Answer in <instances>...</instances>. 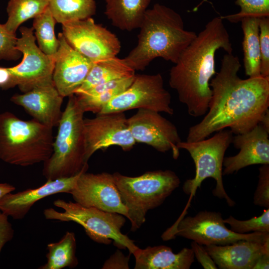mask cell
Wrapping results in <instances>:
<instances>
[{
    "mask_svg": "<svg viewBox=\"0 0 269 269\" xmlns=\"http://www.w3.org/2000/svg\"><path fill=\"white\" fill-rule=\"evenodd\" d=\"M239 59L225 54L220 70L210 81L212 96L203 119L189 129L186 141L208 137L229 128L233 134L245 133L259 124L269 107V77L242 79L238 75Z\"/></svg>",
    "mask_w": 269,
    "mask_h": 269,
    "instance_id": "1",
    "label": "cell"
},
{
    "mask_svg": "<svg viewBox=\"0 0 269 269\" xmlns=\"http://www.w3.org/2000/svg\"><path fill=\"white\" fill-rule=\"evenodd\" d=\"M221 16L213 18L197 34L169 71V84L193 117L204 116L212 96L210 82L216 74L215 55L222 49L233 52Z\"/></svg>",
    "mask_w": 269,
    "mask_h": 269,
    "instance_id": "2",
    "label": "cell"
},
{
    "mask_svg": "<svg viewBox=\"0 0 269 269\" xmlns=\"http://www.w3.org/2000/svg\"><path fill=\"white\" fill-rule=\"evenodd\" d=\"M136 46L125 57L135 71H143L155 59L175 64L197 34L185 29L181 16L158 3L147 9L139 26Z\"/></svg>",
    "mask_w": 269,
    "mask_h": 269,
    "instance_id": "3",
    "label": "cell"
},
{
    "mask_svg": "<svg viewBox=\"0 0 269 269\" xmlns=\"http://www.w3.org/2000/svg\"><path fill=\"white\" fill-rule=\"evenodd\" d=\"M84 114L75 94L69 96L58 125L52 153L43 162L42 174L47 180L72 177L88 170Z\"/></svg>",
    "mask_w": 269,
    "mask_h": 269,
    "instance_id": "4",
    "label": "cell"
},
{
    "mask_svg": "<svg viewBox=\"0 0 269 269\" xmlns=\"http://www.w3.org/2000/svg\"><path fill=\"white\" fill-rule=\"evenodd\" d=\"M52 129L36 120L24 121L9 112L0 114V159L28 166L44 162L53 150Z\"/></svg>",
    "mask_w": 269,
    "mask_h": 269,
    "instance_id": "5",
    "label": "cell"
},
{
    "mask_svg": "<svg viewBox=\"0 0 269 269\" xmlns=\"http://www.w3.org/2000/svg\"><path fill=\"white\" fill-rule=\"evenodd\" d=\"M113 175L127 208L132 232L144 223L147 211L160 205L180 183L178 176L170 170L147 171L136 177L119 172Z\"/></svg>",
    "mask_w": 269,
    "mask_h": 269,
    "instance_id": "6",
    "label": "cell"
},
{
    "mask_svg": "<svg viewBox=\"0 0 269 269\" xmlns=\"http://www.w3.org/2000/svg\"><path fill=\"white\" fill-rule=\"evenodd\" d=\"M53 205L63 211L52 208L45 209L43 211L45 219L75 222L83 227L87 235L94 242L109 245L114 241L115 246L120 249H128L130 254L138 248L134 241L121 232L126 222L124 216L60 199L55 200Z\"/></svg>",
    "mask_w": 269,
    "mask_h": 269,
    "instance_id": "7",
    "label": "cell"
},
{
    "mask_svg": "<svg viewBox=\"0 0 269 269\" xmlns=\"http://www.w3.org/2000/svg\"><path fill=\"white\" fill-rule=\"evenodd\" d=\"M233 134L230 130L223 129L209 138L193 142L181 141L178 143L179 149H185L189 153L195 166V177L187 179L183 186L184 192L190 196L181 216L189 207L197 188L207 178H212L216 181L215 187L212 191L214 196L225 199L230 207L235 205V202L225 190L222 177L224 155L232 142Z\"/></svg>",
    "mask_w": 269,
    "mask_h": 269,
    "instance_id": "8",
    "label": "cell"
},
{
    "mask_svg": "<svg viewBox=\"0 0 269 269\" xmlns=\"http://www.w3.org/2000/svg\"><path fill=\"white\" fill-rule=\"evenodd\" d=\"M180 236L204 245H226L240 240L269 239V232L239 234L229 229L219 212L202 211L178 219L162 235L163 240Z\"/></svg>",
    "mask_w": 269,
    "mask_h": 269,
    "instance_id": "9",
    "label": "cell"
},
{
    "mask_svg": "<svg viewBox=\"0 0 269 269\" xmlns=\"http://www.w3.org/2000/svg\"><path fill=\"white\" fill-rule=\"evenodd\" d=\"M171 101V95L165 88L160 74H135L131 85L110 101L99 114L124 112L137 109L171 115L174 111Z\"/></svg>",
    "mask_w": 269,
    "mask_h": 269,
    "instance_id": "10",
    "label": "cell"
},
{
    "mask_svg": "<svg viewBox=\"0 0 269 269\" xmlns=\"http://www.w3.org/2000/svg\"><path fill=\"white\" fill-rule=\"evenodd\" d=\"M21 36L17 38L16 48L22 54L21 62L8 67L15 86L25 93L43 85L53 83L54 57L43 53L37 46L32 27L21 26Z\"/></svg>",
    "mask_w": 269,
    "mask_h": 269,
    "instance_id": "11",
    "label": "cell"
},
{
    "mask_svg": "<svg viewBox=\"0 0 269 269\" xmlns=\"http://www.w3.org/2000/svg\"><path fill=\"white\" fill-rule=\"evenodd\" d=\"M62 27L67 42L93 63L116 57L120 51L117 36L92 17L65 23Z\"/></svg>",
    "mask_w": 269,
    "mask_h": 269,
    "instance_id": "12",
    "label": "cell"
},
{
    "mask_svg": "<svg viewBox=\"0 0 269 269\" xmlns=\"http://www.w3.org/2000/svg\"><path fill=\"white\" fill-rule=\"evenodd\" d=\"M84 127L87 161L99 149L116 145L129 151L136 143L124 112L99 114L94 118L84 119Z\"/></svg>",
    "mask_w": 269,
    "mask_h": 269,
    "instance_id": "13",
    "label": "cell"
},
{
    "mask_svg": "<svg viewBox=\"0 0 269 269\" xmlns=\"http://www.w3.org/2000/svg\"><path fill=\"white\" fill-rule=\"evenodd\" d=\"M130 131L135 142L147 144L158 151L171 150L174 159L179 155L178 143L181 141L177 129L159 112L138 109L127 119Z\"/></svg>",
    "mask_w": 269,
    "mask_h": 269,
    "instance_id": "14",
    "label": "cell"
},
{
    "mask_svg": "<svg viewBox=\"0 0 269 269\" xmlns=\"http://www.w3.org/2000/svg\"><path fill=\"white\" fill-rule=\"evenodd\" d=\"M69 193L75 202L82 206L128 217L127 208L122 201L113 174L83 172Z\"/></svg>",
    "mask_w": 269,
    "mask_h": 269,
    "instance_id": "15",
    "label": "cell"
},
{
    "mask_svg": "<svg viewBox=\"0 0 269 269\" xmlns=\"http://www.w3.org/2000/svg\"><path fill=\"white\" fill-rule=\"evenodd\" d=\"M59 46L54 56L53 83L60 94H74L86 78L93 63L74 49L62 33L58 35Z\"/></svg>",
    "mask_w": 269,
    "mask_h": 269,
    "instance_id": "16",
    "label": "cell"
},
{
    "mask_svg": "<svg viewBox=\"0 0 269 269\" xmlns=\"http://www.w3.org/2000/svg\"><path fill=\"white\" fill-rule=\"evenodd\" d=\"M269 132L258 124L251 130L233 136L232 143L240 151L224 157L223 175L254 164H269Z\"/></svg>",
    "mask_w": 269,
    "mask_h": 269,
    "instance_id": "17",
    "label": "cell"
},
{
    "mask_svg": "<svg viewBox=\"0 0 269 269\" xmlns=\"http://www.w3.org/2000/svg\"><path fill=\"white\" fill-rule=\"evenodd\" d=\"M63 98L52 83L14 94L10 100L24 108L34 119L52 129L60 120Z\"/></svg>",
    "mask_w": 269,
    "mask_h": 269,
    "instance_id": "18",
    "label": "cell"
},
{
    "mask_svg": "<svg viewBox=\"0 0 269 269\" xmlns=\"http://www.w3.org/2000/svg\"><path fill=\"white\" fill-rule=\"evenodd\" d=\"M83 172L72 177L47 180L44 184L36 188L8 193L0 199V211L14 220L22 219L38 201L59 193H69Z\"/></svg>",
    "mask_w": 269,
    "mask_h": 269,
    "instance_id": "19",
    "label": "cell"
},
{
    "mask_svg": "<svg viewBox=\"0 0 269 269\" xmlns=\"http://www.w3.org/2000/svg\"><path fill=\"white\" fill-rule=\"evenodd\" d=\"M204 247L220 269H253L258 259L269 253V239L240 240L226 245Z\"/></svg>",
    "mask_w": 269,
    "mask_h": 269,
    "instance_id": "20",
    "label": "cell"
},
{
    "mask_svg": "<svg viewBox=\"0 0 269 269\" xmlns=\"http://www.w3.org/2000/svg\"><path fill=\"white\" fill-rule=\"evenodd\" d=\"M135 258V269H189L194 261L190 248H184L175 254L165 246L138 248L133 254Z\"/></svg>",
    "mask_w": 269,
    "mask_h": 269,
    "instance_id": "21",
    "label": "cell"
},
{
    "mask_svg": "<svg viewBox=\"0 0 269 269\" xmlns=\"http://www.w3.org/2000/svg\"><path fill=\"white\" fill-rule=\"evenodd\" d=\"M152 0H104L105 14L122 30L138 28Z\"/></svg>",
    "mask_w": 269,
    "mask_h": 269,
    "instance_id": "22",
    "label": "cell"
},
{
    "mask_svg": "<svg viewBox=\"0 0 269 269\" xmlns=\"http://www.w3.org/2000/svg\"><path fill=\"white\" fill-rule=\"evenodd\" d=\"M134 76L110 81L74 94L84 113L91 112L98 114L110 101L131 85Z\"/></svg>",
    "mask_w": 269,
    "mask_h": 269,
    "instance_id": "23",
    "label": "cell"
},
{
    "mask_svg": "<svg viewBox=\"0 0 269 269\" xmlns=\"http://www.w3.org/2000/svg\"><path fill=\"white\" fill-rule=\"evenodd\" d=\"M135 71L125 58L117 56L94 62L85 81L74 94L83 93L110 81L134 76Z\"/></svg>",
    "mask_w": 269,
    "mask_h": 269,
    "instance_id": "24",
    "label": "cell"
},
{
    "mask_svg": "<svg viewBox=\"0 0 269 269\" xmlns=\"http://www.w3.org/2000/svg\"><path fill=\"white\" fill-rule=\"evenodd\" d=\"M259 21V17L248 16L240 21L243 32L242 44L245 71L246 75L251 78L261 76Z\"/></svg>",
    "mask_w": 269,
    "mask_h": 269,
    "instance_id": "25",
    "label": "cell"
},
{
    "mask_svg": "<svg viewBox=\"0 0 269 269\" xmlns=\"http://www.w3.org/2000/svg\"><path fill=\"white\" fill-rule=\"evenodd\" d=\"M47 262L39 269L74 268L78 264L76 256V241L75 234L67 231L57 242L47 246Z\"/></svg>",
    "mask_w": 269,
    "mask_h": 269,
    "instance_id": "26",
    "label": "cell"
},
{
    "mask_svg": "<svg viewBox=\"0 0 269 269\" xmlns=\"http://www.w3.org/2000/svg\"><path fill=\"white\" fill-rule=\"evenodd\" d=\"M48 6L61 24L92 17L96 11L95 0H49Z\"/></svg>",
    "mask_w": 269,
    "mask_h": 269,
    "instance_id": "27",
    "label": "cell"
},
{
    "mask_svg": "<svg viewBox=\"0 0 269 269\" xmlns=\"http://www.w3.org/2000/svg\"><path fill=\"white\" fill-rule=\"evenodd\" d=\"M49 0H9L6 7L8 18L3 25L12 34L24 22L43 12L48 7Z\"/></svg>",
    "mask_w": 269,
    "mask_h": 269,
    "instance_id": "28",
    "label": "cell"
},
{
    "mask_svg": "<svg viewBox=\"0 0 269 269\" xmlns=\"http://www.w3.org/2000/svg\"><path fill=\"white\" fill-rule=\"evenodd\" d=\"M57 23L48 6L33 18L32 28L35 30L38 47L45 54L54 57L59 46L58 38L55 33Z\"/></svg>",
    "mask_w": 269,
    "mask_h": 269,
    "instance_id": "29",
    "label": "cell"
},
{
    "mask_svg": "<svg viewBox=\"0 0 269 269\" xmlns=\"http://www.w3.org/2000/svg\"><path fill=\"white\" fill-rule=\"evenodd\" d=\"M225 224L230 226V230L239 234L250 232H269V208L264 211L259 217H255L247 220H239L232 216L223 219Z\"/></svg>",
    "mask_w": 269,
    "mask_h": 269,
    "instance_id": "30",
    "label": "cell"
},
{
    "mask_svg": "<svg viewBox=\"0 0 269 269\" xmlns=\"http://www.w3.org/2000/svg\"><path fill=\"white\" fill-rule=\"evenodd\" d=\"M235 3L239 6V12L221 16L230 22L237 23L245 17H262L269 16V0H236Z\"/></svg>",
    "mask_w": 269,
    "mask_h": 269,
    "instance_id": "31",
    "label": "cell"
},
{
    "mask_svg": "<svg viewBox=\"0 0 269 269\" xmlns=\"http://www.w3.org/2000/svg\"><path fill=\"white\" fill-rule=\"evenodd\" d=\"M259 29L261 75L269 77V16L260 18Z\"/></svg>",
    "mask_w": 269,
    "mask_h": 269,
    "instance_id": "32",
    "label": "cell"
},
{
    "mask_svg": "<svg viewBox=\"0 0 269 269\" xmlns=\"http://www.w3.org/2000/svg\"><path fill=\"white\" fill-rule=\"evenodd\" d=\"M16 34L0 24V59L16 60L21 57V53L16 48Z\"/></svg>",
    "mask_w": 269,
    "mask_h": 269,
    "instance_id": "33",
    "label": "cell"
},
{
    "mask_svg": "<svg viewBox=\"0 0 269 269\" xmlns=\"http://www.w3.org/2000/svg\"><path fill=\"white\" fill-rule=\"evenodd\" d=\"M254 203L261 207H269V164L259 168V180L254 194Z\"/></svg>",
    "mask_w": 269,
    "mask_h": 269,
    "instance_id": "34",
    "label": "cell"
},
{
    "mask_svg": "<svg viewBox=\"0 0 269 269\" xmlns=\"http://www.w3.org/2000/svg\"><path fill=\"white\" fill-rule=\"evenodd\" d=\"M191 247L194 257H196L198 262L204 269H218L212 258L205 250L203 245L193 241L191 243Z\"/></svg>",
    "mask_w": 269,
    "mask_h": 269,
    "instance_id": "35",
    "label": "cell"
},
{
    "mask_svg": "<svg viewBox=\"0 0 269 269\" xmlns=\"http://www.w3.org/2000/svg\"><path fill=\"white\" fill-rule=\"evenodd\" d=\"M8 216L0 211V252L3 246L12 240L14 230L8 220Z\"/></svg>",
    "mask_w": 269,
    "mask_h": 269,
    "instance_id": "36",
    "label": "cell"
},
{
    "mask_svg": "<svg viewBox=\"0 0 269 269\" xmlns=\"http://www.w3.org/2000/svg\"><path fill=\"white\" fill-rule=\"evenodd\" d=\"M129 256L127 257L119 251L105 263L103 269H129Z\"/></svg>",
    "mask_w": 269,
    "mask_h": 269,
    "instance_id": "37",
    "label": "cell"
},
{
    "mask_svg": "<svg viewBox=\"0 0 269 269\" xmlns=\"http://www.w3.org/2000/svg\"><path fill=\"white\" fill-rule=\"evenodd\" d=\"M14 87L13 77L9 68L0 67V88L7 90Z\"/></svg>",
    "mask_w": 269,
    "mask_h": 269,
    "instance_id": "38",
    "label": "cell"
},
{
    "mask_svg": "<svg viewBox=\"0 0 269 269\" xmlns=\"http://www.w3.org/2000/svg\"><path fill=\"white\" fill-rule=\"evenodd\" d=\"M269 268V253L264 254L257 261L253 269Z\"/></svg>",
    "mask_w": 269,
    "mask_h": 269,
    "instance_id": "39",
    "label": "cell"
},
{
    "mask_svg": "<svg viewBox=\"0 0 269 269\" xmlns=\"http://www.w3.org/2000/svg\"><path fill=\"white\" fill-rule=\"evenodd\" d=\"M15 190L13 185L7 183H0V199L5 194L12 192Z\"/></svg>",
    "mask_w": 269,
    "mask_h": 269,
    "instance_id": "40",
    "label": "cell"
},
{
    "mask_svg": "<svg viewBox=\"0 0 269 269\" xmlns=\"http://www.w3.org/2000/svg\"><path fill=\"white\" fill-rule=\"evenodd\" d=\"M259 124L269 132V110L268 109L262 117Z\"/></svg>",
    "mask_w": 269,
    "mask_h": 269,
    "instance_id": "41",
    "label": "cell"
}]
</instances>
